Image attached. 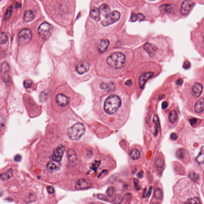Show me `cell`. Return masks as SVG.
<instances>
[{"label":"cell","mask_w":204,"mask_h":204,"mask_svg":"<svg viewBox=\"0 0 204 204\" xmlns=\"http://www.w3.org/2000/svg\"><path fill=\"white\" fill-rule=\"evenodd\" d=\"M155 165L158 168H161L164 165V162L161 158H158L155 161Z\"/></svg>","instance_id":"obj_38"},{"label":"cell","mask_w":204,"mask_h":204,"mask_svg":"<svg viewBox=\"0 0 204 204\" xmlns=\"http://www.w3.org/2000/svg\"><path fill=\"white\" fill-rule=\"evenodd\" d=\"M185 156V151L183 148L179 149L176 152V156L177 158L180 160H182L184 158Z\"/></svg>","instance_id":"obj_32"},{"label":"cell","mask_w":204,"mask_h":204,"mask_svg":"<svg viewBox=\"0 0 204 204\" xmlns=\"http://www.w3.org/2000/svg\"><path fill=\"white\" fill-rule=\"evenodd\" d=\"M92 183L90 180L86 179H80L75 184V188L77 189H84L90 187Z\"/></svg>","instance_id":"obj_8"},{"label":"cell","mask_w":204,"mask_h":204,"mask_svg":"<svg viewBox=\"0 0 204 204\" xmlns=\"http://www.w3.org/2000/svg\"><path fill=\"white\" fill-rule=\"evenodd\" d=\"M20 5L21 4H19V3H16V8H19V7H21V6H20Z\"/></svg>","instance_id":"obj_60"},{"label":"cell","mask_w":204,"mask_h":204,"mask_svg":"<svg viewBox=\"0 0 204 204\" xmlns=\"http://www.w3.org/2000/svg\"><path fill=\"white\" fill-rule=\"evenodd\" d=\"M85 130V127L83 124L77 123L69 128L68 134L71 140H78L84 134Z\"/></svg>","instance_id":"obj_3"},{"label":"cell","mask_w":204,"mask_h":204,"mask_svg":"<svg viewBox=\"0 0 204 204\" xmlns=\"http://www.w3.org/2000/svg\"><path fill=\"white\" fill-rule=\"evenodd\" d=\"M3 78H4L3 79H4V81H5V82H6L7 83H8V82L10 80L9 76L7 74H6L5 76L3 77Z\"/></svg>","instance_id":"obj_53"},{"label":"cell","mask_w":204,"mask_h":204,"mask_svg":"<svg viewBox=\"0 0 204 204\" xmlns=\"http://www.w3.org/2000/svg\"><path fill=\"white\" fill-rule=\"evenodd\" d=\"M152 189H153L152 187L150 186V187H149V189H148V191L147 193V195H146L148 197H149L151 196V193L152 192Z\"/></svg>","instance_id":"obj_52"},{"label":"cell","mask_w":204,"mask_h":204,"mask_svg":"<svg viewBox=\"0 0 204 204\" xmlns=\"http://www.w3.org/2000/svg\"><path fill=\"white\" fill-rule=\"evenodd\" d=\"M183 83V80L182 79H180L176 81V84L178 85H181Z\"/></svg>","instance_id":"obj_55"},{"label":"cell","mask_w":204,"mask_h":204,"mask_svg":"<svg viewBox=\"0 0 204 204\" xmlns=\"http://www.w3.org/2000/svg\"><path fill=\"white\" fill-rule=\"evenodd\" d=\"M140 156V153L138 149L134 148L131 150L130 153V157L133 160H137Z\"/></svg>","instance_id":"obj_26"},{"label":"cell","mask_w":204,"mask_h":204,"mask_svg":"<svg viewBox=\"0 0 204 204\" xmlns=\"http://www.w3.org/2000/svg\"><path fill=\"white\" fill-rule=\"evenodd\" d=\"M125 84L128 86H130L132 85V82L131 80H129L126 81Z\"/></svg>","instance_id":"obj_57"},{"label":"cell","mask_w":204,"mask_h":204,"mask_svg":"<svg viewBox=\"0 0 204 204\" xmlns=\"http://www.w3.org/2000/svg\"><path fill=\"white\" fill-rule=\"evenodd\" d=\"M133 181H134V185L136 189H138V190H140V188L139 187V186L138 185L139 183L138 180L137 179L135 178L134 179Z\"/></svg>","instance_id":"obj_45"},{"label":"cell","mask_w":204,"mask_h":204,"mask_svg":"<svg viewBox=\"0 0 204 204\" xmlns=\"http://www.w3.org/2000/svg\"><path fill=\"white\" fill-rule=\"evenodd\" d=\"M161 11H163L168 13H173L176 11V7L172 4L163 5L160 8Z\"/></svg>","instance_id":"obj_16"},{"label":"cell","mask_w":204,"mask_h":204,"mask_svg":"<svg viewBox=\"0 0 204 204\" xmlns=\"http://www.w3.org/2000/svg\"><path fill=\"white\" fill-rule=\"evenodd\" d=\"M49 93L48 91H44L41 92L40 95V99L41 101H44L48 98V97Z\"/></svg>","instance_id":"obj_36"},{"label":"cell","mask_w":204,"mask_h":204,"mask_svg":"<svg viewBox=\"0 0 204 204\" xmlns=\"http://www.w3.org/2000/svg\"><path fill=\"white\" fill-rule=\"evenodd\" d=\"M52 30L53 28L50 24L47 22H44L39 26L38 34L42 38L47 39L50 36Z\"/></svg>","instance_id":"obj_4"},{"label":"cell","mask_w":204,"mask_h":204,"mask_svg":"<svg viewBox=\"0 0 204 204\" xmlns=\"http://www.w3.org/2000/svg\"><path fill=\"white\" fill-rule=\"evenodd\" d=\"M163 196L162 191L160 188L156 189L154 193V196L155 198L160 199Z\"/></svg>","instance_id":"obj_35"},{"label":"cell","mask_w":204,"mask_h":204,"mask_svg":"<svg viewBox=\"0 0 204 204\" xmlns=\"http://www.w3.org/2000/svg\"><path fill=\"white\" fill-rule=\"evenodd\" d=\"M196 161L199 164H204V146H202L200 148V152L197 156L196 157Z\"/></svg>","instance_id":"obj_22"},{"label":"cell","mask_w":204,"mask_h":204,"mask_svg":"<svg viewBox=\"0 0 204 204\" xmlns=\"http://www.w3.org/2000/svg\"><path fill=\"white\" fill-rule=\"evenodd\" d=\"M121 105L120 97L116 95H112L109 96L104 101V109L107 114L112 115L118 111Z\"/></svg>","instance_id":"obj_1"},{"label":"cell","mask_w":204,"mask_h":204,"mask_svg":"<svg viewBox=\"0 0 204 204\" xmlns=\"http://www.w3.org/2000/svg\"><path fill=\"white\" fill-rule=\"evenodd\" d=\"M126 57L121 52H115L108 57L106 62L110 67L115 69L123 68L125 64Z\"/></svg>","instance_id":"obj_2"},{"label":"cell","mask_w":204,"mask_h":204,"mask_svg":"<svg viewBox=\"0 0 204 204\" xmlns=\"http://www.w3.org/2000/svg\"><path fill=\"white\" fill-rule=\"evenodd\" d=\"M178 119V113L176 111L172 110L169 113V120L171 123L174 124L176 123Z\"/></svg>","instance_id":"obj_24"},{"label":"cell","mask_w":204,"mask_h":204,"mask_svg":"<svg viewBox=\"0 0 204 204\" xmlns=\"http://www.w3.org/2000/svg\"><path fill=\"white\" fill-rule=\"evenodd\" d=\"M99 9L100 12V14L103 16H105V17L110 13V9L109 6L107 4H102L99 7Z\"/></svg>","instance_id":"obj_19"},{"label":"cell","mask_w":204,"mask_h":204,"mask_svg":"<svg viewBox=\"0 0 204 204\" xmlns=\"http://www.w3.org/2000/svg\"><path fill=\"white\" fill-rule=\"evenodd\" d=\"M193 95L196 97H199L203 91V86L200 83H196L192 86Z\"/></svg>","instance_id":"obj_15"},{"label":"cell","mask_w":204,"mask_h":204,"mask_svg":"<svg viewBox=\"0 0 204 204\" xmlns=\"http://www.w3.org/2000/svg\"><path fill=\"white\" fill-rule=\"evenodd\" d=\"M34 18L33 13L31 10L26 11L24 15V19L25 22H29L32 21Z\"/></svg>","instance_id":"obj_25"},{"label":"cell","mask_w":204,"mask_h":204,"mask_svg":"<svg viewBox=\"0 0 204 204\" xmlns=\"http://www.w3.org/2000/svg\"><path fill=\"white\" fill-rule=\"evenodd\" d=\"M191 67V64L189 61H186L184 62L183 65V68L185 69H189Z\"/></svg>","instance_id":"obj_44"},{"label":"cell","mask_w":204,"mask_h":204,"mask_svg":"<svg viewBox=\"0 0 204 204\" xmlns=\"http://www.w3.org/2000/svg\"><path fill=\"white\" fill-rule=\"evenodd\" d=\"M197 121L198 120L197 119L194 118H191V119H190V120H189L191 125L193 126H195L196 125V124L197 123Z\"/></svg>","instance_id":"obj_43"},{"label":"cell","mask_w":204,"mask_h":204,"mask_svg":"<svg viewBox=\"0 0 204 204\" xmlns=\"http://www.w3.org/2000/svg\"><path fill=\"white\" fill-rule=\"evenodd\" d=\"M146 189H144V191H143V198L145 197V195H147V194H146Z\"/></svg>","instance_id":"obj_59"},{"label":"cell","mask_w":204,"mask_h":204,"mask_svg":"<svg viewBox=\"0 0 204 204\" xmlns=\"http://www.w3.org/2000/svg\"><path fill=\"white\" fill-rule=\"evenodd\" d=\"M90 16L91 18L96 21H99L100 20V13L99 9L94 7L91 10L90 12Z\"/></svg>","instance_id":"obj_20"},{"label":"cell","mask_w":204,"mask_h":204,"mask_svg":"<svg viewBox=\"0 0 204 204\" xmlns=\"http://www.w3.org/2000/svg\"><path fill=\"white\" fill-rule=\"evenodd\" d=\"M124 199L126 201H128L130 200L132 198V195L130 193H127L125 194L124 196Z\"/></svg>","instance_id":"obj_47"},{"label":"cell","mask_w":204,"mask_h":204,"mask_svg":"<svg viewBox=\"0 0 204 204\" xmlns=\"http://www.w3.org/2000/svg\"><path fill=\"white\" fill-rule=\"evenodd\" d=\"M170 138L173 140H176L177 138H178V136L175 133H172L170 135Z\"/></svg>","instance_id":"obj_51"},{"label":"cell","mask_w":204,"mask_h":204,"mask_svg":"<svg viewBox=\"0 0 204 204\" xmlns=\"http://www.w3.org/2000/svg\"><path fill=\"white\" fill-rule=\"evenodd\" d=\"M97 197L98 199L101 200H103V201H108V199L106 198L105 195L102 194H99L97 195Z\"/></svg>","instance_id":"obj_42"},{"label":"cell","mask_w":204,"mask_h":204,"mask_svg":"<svg viewBox=\"0 0 204 204\" xmlns=\"http://www.w3.org/2000/svg\"><path fill=\"white\" fill-rule=\"evenodd\" d=\"M14 160L16 162H20L22 160V157L20 155H17L14 157Z\"/></svg>","instance_id":"obj_50"},{"label":"cell","mask_w":204,"mask_h":204,"mask_svg":"<svg viewBox=\"0 0 204 204\" xmlns=\"http://www.w3.org/2000/svg\"><path fill=\"white\" fill-rule=\"evenodd\" d=\"M115 189L114 187L112 186L108 188L107 190L106 191V193L108 197H111L113 196V195L115 192Z\"/></svg>","instance_id":"obj_37"},{"label":"cell","mask_w":204,"mask_h":204,"mask_svg":"<svg viewBox=\"0 0 204 204\" xmlns=\"http://www.w3.org/2000/svg\"><path fill=\"white\" fill-rule=\"evenodd\" d=\"M47 190L49 193L53 194L54 193V190L53 187L51 186H48L47 187Z\"/></svg>","instance_id":"obj_48"},{"label":"cell","mask_w":204,"mask_h":204,"mask_svg":"<svg viewBox=\"0 0 204 204\" xmlns=\"http://www.w3.org/2000/svg\"><path fill=\"white\" fill-rule=\"evenodd\" d=\"M13 171L12 169H8L6 171L3 172L1 175V180H9L12 178L13 176Z\"/></svg>","instance_id":"obj_21"},{"label":"cell","mask_w":204,"mask_h":204,"mask_svg":"<svg viewBox=\"0 0 204 204\" xmlns=\"http://www.w3.org/2000/svg\"><path fill=\"white\" fill-rule=\"evenodd\" d=\"M143 171H140L139 172V173H138V174H137V177H138V178H139L141 179L143 178Z\"/></svg>","instance_id":"obj_56"},{"label":"cell","mask_w":204,"mask_h":204,"mask_svg":"<svg viewBox=\"0 0 204 204\" xmlns=\"http://www.w3.org/2000/svg\"><path fill=\"white\" fill-rule=\"evenodd\" d=\"M32 34L31 30L25 28L20 31L18 34L19 41L22 44H26L31 40Z\"/></svg>","instance_id":"obj_6"},{"label":"cell","mask_w":204,"mask_h":204,"mask_svg":"<svg viewBox=\"0 0 204 204\" xmlns=\"http://www.w3.org/2000/svg\"><path fill=\"white\" fill-rule=\"evenodd\" d=\"M154 75V73L153 72H149L143 73L141 75L139 81L140 89H143L144 88V85L146 82L149 79L152 78Z\"/></svg>","instance_id":"obj_12"},{"label":"cell","mask_w":204,"mask_h":204,"mask_svg":"<svg viewBox=\"0 0 204 204\" xmlns=\"http://www.w3.org/2000/svg\"><path fill=\"white\" fill-rule=\"evenodd\" d=\"M110 44V42L108 40H102L99 44L98 47V50L100 53H103L105 52L107 49Z\"/></svg>","instance_id":"obj_17"},{"label":"cell","mask_w":204,"mask_h":204,"mask_svg":"<svg viewBox=\"0 0 204 204\" xmlns=\"http://www.w3.org/2000/svg\"><path fill=\"white\" fill-rule=\"evenodd\" d=\"M90 65L88 62L81 61L79 62L76 67L77 72L79 74H83L85 73L89 70Z\"/></svg>","instance_id":"obj_10"},{"label":"cell","mask_w":204,"mask_h":204,"mask_svg":"<svg viewBox=\"0 0 204 204\" xmlns=\"http://www.w3.org/2000/svg\"><path fill=\"white\" fill-rule=\"evenodd\" d=\"M65 147L63 145H60L54 150L52 154L53 160L55 162H60L63 158L65 151Z\"/></svg>","instance_id":"obj_9"},{"label":"cell","mask_w":204,"mask_h":204,"mask_svg":"<svg viewBox=\"0 0 204 204\" xmlns=\"http://www.w3.org/2000/svg\"><path fill=\"white\" fill-rule=\"evenodd\" d=\"M12 10H13V7L12 6H10L7 9L6 11V13L5 14L4 19L5 21H7L9 20L10 18L11 17L12 13Z\"/></svg>","instance_id":"obj_31"},{"label":"cell","mask_w":204,"mask_h":204,"mask_svg":"<svg viewBox=\"0 0 204 204\" xmlns=\"http://www.w3.org/2000/svg\"><path fill=\"white\" fill-rule=\"evenodd\" d=\"M47 170L49 172H52L57 169V166L52 161H49L47 165Z\"/></svg>","instance_id":"obj_29"},{"label":"cell","mask_w":204,"mask_h":204,"mask_svg":"<svg viewBox=\"0 0 204 204\" xmlns=\"http://www.w3.org/2000/svg\"><path fill=\"white\" fill-rule=\"evenodd\" d=\"M138 18L141 21H143L145 19V17L142 14L139 13L138 14Z\"/></svg>","instance_id":"obj_49"},{"label":"cell","mask_w":204,"mask_h":204,"mask_svg":"<svg viewBox=\"0 0 204 204\" xmlns=\"http://www.w3.org/2000/svg\"><path fill=\"white\" fill-rule=\"evenodd\" d=\"M184 204H200V202L199 199L195 197L189 198Z\"/></svg>","instance_id":"obj_30"},{"label":"cell","mask_w":204,"mask_h":204,"mask_svg":"<svg viewBox=\"0 0 204 204\" xmlns=\"http://www.w3.org/2000/svg\"><path fill=\"white\" fill-rule=\"evenodd\" d=\"M32 84V81L31 80H26L24 82V85L26 89H28L31 88Z\"/></svg>","instance_id":"obj_41"},{"label":"cell","mask_w":204,"mask_h":204,"mask_svg":"<svg viewBox=\"0 0 204 204\" xmlns=\"http://www.w3.org/2000/svg\"><path fill=\"white\" fill-rule=\"evenodd\" d=\"M151 204H160V203H159V202H153L152 203H151Z\"/></svg>","instance_id":"obj_61"},{"label":"cell","mask_w":204,"mask_h":204,"mask_svg":"<svg viewBox=\"0 0 204 204\" xmlns=\"http://www.w3.org/2000/svg\"><path fill=\"white\" fill-rule=\"evenodd\" d=\"M68 158L71 165L74 166L76 164L77 160V157L75 151L73 149H70L68 151Z\"/></svg>","instance_id":"obj_14"},{"label":"cell","mask_w":204,"mask_h":204,"mask_svg":"<svg viewBox=\"0 0 204 204\" xmlns=\"http://www.w3.org/2000/svg\"><path fill=\"white\" fill-rule=\"evenodd\" d=\"M143 49L151 57L154 56L155 52L158 50V48L156 46L148 42L144 44Z\"/></svg>","instance_id":"obj_13"},{"label":"cell","mask_w":204,"mask_h":204,"mask_svg":"<svg viewBox=\"0 0 204 204\" xmlns=\"http://www.w3.org/2000/svg\"><path fill=\"white\" fill-rule=\"evenodd\" d=\"M123 201V197L119 194L115 195L113 198V202L115 204H121Z\"/></svg>","instance_id":"obj_33"},{"label":"cell","mask_w":204,"mask_h":204,"mask_svg":"<svg viewBox=\"0 0 204 204\" xmlns=\"http://www.w3.org/2000/svg\"><path fill=\"white\" fill-rule=\"evenodd\" d=\"M131 19L132 22H136L138 19V15L136 14H132L131 15Z\"/></svg>","instance_id":"obj_46"},{"label":"cell","mask_w":204,"mask_h":204,"mask_svg":"<svg viewBox=\"0 0 204 204\" xmlns=\"http://www.w3.org/2000/svg\"><path fill=\"white\" fill-rule=\"evenodd\" d=\"M99 165L98 162L96 164H94L93 166V169H97V168L98 167Z\"/></svg>","instance_id":"obj_58"},{"label":"cell","mask_w":204,"mask_h":204,"mask_svg":"<svg viewBox=\"0 0 204 204\" xmlns=\"http://www.w3.org/2000/svg\"><path fill=\"white\" fill-rule=\"evenodd\" d=\"M153 121L154 123L156 124L157 126V130L155 132V133H156V135L158 133V130L159 127V122L157 116L155 115L154 116V118H153Z\"/></svg>","instance_id":"obj_40"},{"label":"cell","mask_w":204,"mask_h":204,"mask_svg":"<svg viewBox=\"0 0 204 204\" xmlns=\"http://www.w3.org/2000/svg\"><path fill=\"white\" fill-rule=\"evenodd\" d=\"M100 88L103 90L107 91H110L114 90L115 88V86L114 85V84L112 83H102L101 84Z\"/></svg>","instance_id":"obj_23"},{"label":"cell","mask_w":204,"mask_h":204,"mask_svg":"<svg viewBox=\"0 0 204 204\" xmlns=\"http://www.w3.org/2000/svg\"><path fill=\"white\" fill-rule=\"evenodd\" d=\"M195 110L197 113H201L204 110V97L201 98L196 102L195 104Z\"/></svg>","instance_id":"obj_18"},{"label":"cell","mask_w":204,"mask_h":204,"mask_svg":"<svg viewBox=\"0 0 204 204\" xmlns=\"http://www.w3.org/2000/svg\"><path fill=\"white\" fill-rule=\"evenodd\" d=\"M189 177L191 180L194 181H196L199 179V176L194 172H191L189 175Z\"/></svg>","instance_id":"obj_39"},{"label":"cell","mask_w":204,"mask_h":204,"mask_svg":"<svg viewBox=\"0 0 204 204\" xmlns=\"http://www.w3.org/2000/svg\"><path fill=\"white\" fill-rule=\"evenodd\" d=\"M195 5V3L190 1H185L181 5L180 12L182 15H187Z\"/></svg>","instance_id":"obj_7"},{"label":"cell","mask_w":204,"mask_h":204,"mask_svg":"<svg viewBox=\"0 0 204 204\" xmlns=\"http://www.w3.org/2000/svg\"><path fill=\"white\" fill-rule=\"evenodd\" d=\"M120 12L118 11H114L105 17L104 20L102 22V24L104 26H108L118 21L120 19Z\"/></svg>","instance_id":"obj_5"},{"label":"cell","mask_w":204,"mask_h":204,"mask_svg":"<svg viewBox=\"0 0 204 204\" xmlns=\"http://www.w3.org/2000/svg\"><path fill=\"white\" fill-rule=\"evenodd\" d=\"M168 104L167 102L164 101L162 104V108L163 109H165L168 107Z\"/></svg>","instance_id":"obj_54"},{"label":"cell","mask_w":204,"mask_h":204,"mask_svg":"<svg viewBox=\"0 0 204 204\" xmlns=\"http://www.w3.org/2000/svg\"><path fill=\"white\" fill-rule=\"evenodd\" d=\"M55 101L58 106L61 107H65L69 103L70 99L68 97L63 94H59L56 96Z\"/></svg>","instance_id":"obj_11"},{"label":"cell","mask_w":204,"mask_h":204,"mask_svg":"<svg viewBox=\"0 0 204 204\" xmlns=\"http://www.w3.org/2000/svg\"><path fill=\"white\" fill-rule=\"evenodd\" d=\"M10 70L9 65L7 62H4L1 65V71L2 73L3 74H7L8 72H9Z\"/></svg>","instance_id":"obj_27"},{"label":"cell","mask_w":204,"mask_h":204,"mask_svg":"<svg viewBox=\"0 0 204 204\" xmlns=\"http://www.w3.org/2000/svg\"><path fill=\"white\" fill-rule=\"evenodd\" d=\"M7 40H8V37L7 34L5 32H1L0 38V42L1 45H4L6 44Z\"/></svg>","instance_id":"obj_34"},{"label":"cell","mask_w":204,"mask_h":204,"mask_svg":"<svg viewBox=\"0 0 204 204\" xmlns=\"http://www.w3.org/2000/svg\"><path fill=\"white\" fill-rule=\"evenodd\" d=\"M36 196L34 194L30 193L25 198V202L27 203H31L36 200Z\"/></svg>","instance_id":"obj_28"}]
</instances>
